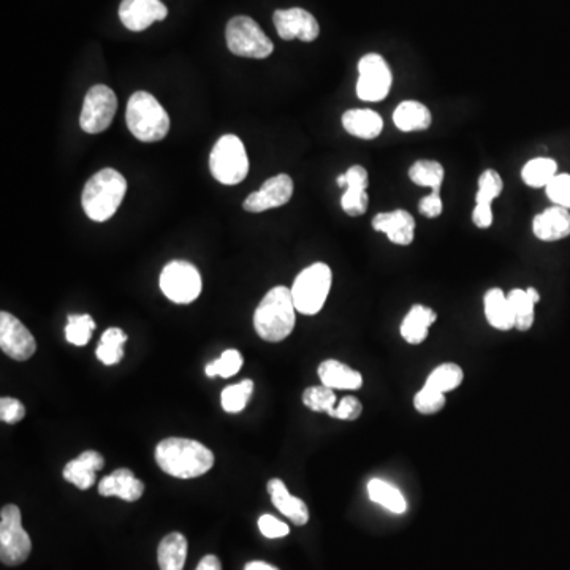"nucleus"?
I'll list each match as a JSON object with an SVG mask.
<instances>
[{
  "mask_svg": "<svg viewBox=\"0 0 570 570\" xmlns=\"http://www.w3.org/2000/svg\"><path fill=\"white\" fill-rule=\"evenodd\" d=\"M373 228L376 232L385 233L388 240L398 246H409L415 238V219L406 209L377 214Z\"/></svg>",
  "mask_w": 570,
  "mask_h": 570,
  "instance_id": "obj_17",
  "label": "nucleus"
},
{
  "mask_svg": "<svg viewBox=\"0 0 570 570\" xmlns=\"http://www.w3.org/2000/svg\"><path fill=\"white\" fill-rule=\"evenodd\" d=\"M105 460L99 452L86 450L78 458L65 464L62 477L67 482L73 483L78 490H89L95 485V475L102 471Z\"/></svg>",
  "mask_w": 570,
  "mask_h": 570,
  "instance_id": "obj_21",
  "label": "nucleus"
},
{
  "mask_svg": "<svg viewBox=\"0 0 570 570\" xmlns=\"http://www.w3.org/2000/svg\"><path fill=\"white\" fill-rule=\"evenodd\" d=\"M545 190H547L548 198L556 206L570 209V175L567 173L556 175L555 179L545 187Z\"/></svg>",
  "mask_w": 570,
  "mask_h": 570,
  "instance_id": "obj_40",
  "label": "nucleus"
},
{
  "mask_svg": "<svg viewBox=\"0 0 570 570\" xmlns=\"http://www.w3.org/2000/svg\"><path fill=\"white\" fill-rule=\"evenodd\" d=\"M274 26L282 40H301V42H314L320 34L317 19L303 8H289V10H276L273 15Z\"/></svg>",
  "mask_w": 570,
  "mask_h": 570,
  "instance_id": "obj_13",
  "label": "nucleus"
},
{
  "mask_svg": "<svg viewBox=\"0 0 570 570\" xmlns=\"http://www.w3.org/2000/svg\"><path fill=\"white\" fill-rule=\"evenodd\" d=\"M244 570H279L278 567L271 566V564L263 563V561H252L246 564Z\"/></svg>",
  "mask_w": 570,
  "mask_h": 570,
  "instance_id": "obj_46",
  "label": "nucleus"
},
{
  "mask_svg": "<svg viewBox=\"0 0 570 570\" xmlns=\"http://www.w3.org/2000/svg\"><path fill=\"white\" fill-rule=\"evenodd\" d=\"M127 335L121 328H108L100 338L99 347L95 350V357L102 361L103 365H118L124 357V344L127 342Z\"/></svg>",
  "mask_w": 570,
  "mask_h": 570,
  "instance_id": "obj_30",
  "label": "nucleus"
},
{
  "mask_svg": "<svg viewBox=\"0 0 570 570\" xmlns=\"http://www.w3.org/2000/svg\"><path fill=\"white\" fill-rule=\"evenodd\" d=\"M160 290L176 304H189L202 293V276L192 263L173 260L160 273Z\"/></svg>",
  "mask_w": 570,
  "mask_h": 570,
  "instance_id": "obj_9",
  "label": "nucleus"
},
{
  "mask_svg": "<svg viewBox=\"0 0 570 570\" xmlns=\"http://www.w3.org/2000/svg\"><path fill=\"white\" fill-rule=\"evenodd\" d=\"M485 317L491 327L499 331H509L517 327V317L506 293L501 289H490L483 298Z\"/></svg>",
  "mask_w": 570,
  "mask_h": 570,
  "instance_id": "obj_25",
  "label": "nucleus"
},
{
  "mask_svg": "<svg viewBox=\"0 0 570 570\" xmlns=\"http://www.w3.org/2000/svg\"><path fill=\"white\" fill-rule=\"evenodd\" d=\"M504 183L496 170H485L479 178V192L475 197V208L472 211V222L479 228H490L493 224L494 200L502 194Z\"/></svg>",
  "mask_w": 570,
  "mask_h": 570,
  "instance_id": "obj_16",
  "label": "nucleus"
},
{
  "mask_svg": "<svg viewBox=\"0 0 570 570\" xmlns=\"http://www.w3.org/2000/svg\"><path fill=\"white\" fill-rule=\"evenodd\" d=\"M156 463L176 479H197L214 466V453L202 442L186 437H168L156 447Z\"/></svg>",
  "mask_w": 570,
  "mask_h": 570,
  "instance_id": "obj_1",
  "label": "nucleus"
},
{
  "mask_svg": "<svg viewBox=\"0 0 570 570\" xmlns=\"http://www.w3.org/2000/svg\"><path fill=\"white\" fill-rule=\"evenodd\" d=\"M168 8L162 0H122L119 5V18L122 24L133 32L148 29L156 21H164Z\"/></svg>",
  "mask_w": 570,
  "mask_h": 570,
  "instance_id": "obj_15",
  "label": "nucleus"
},
{
  "mask_svg": "<svg viewBox=\"0 0 570 570\" xmlns=\"http://www.w3.org/2000/svg\"><path fill=\"white\" fill-rule=\"evenodd\" d=\"M228 50L235 56L266 59L274 51L273 42L249 16H235L225 29Z\"/></svg>",
  "mask_w": 570,
  "mask_h": 570,
  "instance_id": "obj_8",
  "label": "nucleus"
},
{
  "mask_svg": "<svg viewBox=\"0 0 570 570\" xmlns=\"http://www.w3.org/2000/svg\"><path fill=\"white\" fill-rule=\"evenodd\" d=\"M209 168L214 178L225 186H236L249 173V159L243 141L236 135H224L217 140L209 156Z\"/></svg>",
  "mask_w": 570,
  "mask_h": 570,
  "instance_id": "obj_6",
  "label": "nucleus"
},
{
  "mask_svg": "<svg viewBox=\"0 0 570 570\" xmlns=\"http://www.w3.org/2000/svg\"><path fill=\"white\" fill-rule=\"evenodd\" d=\"M333 273L327 263H314L304 268L292 285L295 308L303 316H316L322 311L331 290Z\"/></svg>",
  "mask_w": 570,
  "mask_h": 570,
  "instance_id": "obj_5",
  "label": "nucleus"
},
{
  "mask_svg": "<svg viewBox=\"0 0 570 570\" xmlns=\"http://www.w3.org/2000/svg\"><path fill=\"white\" fill-rule=\"evenodd\" d=\"M118 111V97L113 89L105 84H97L89 89L81 110L80 126L86 133H102L111 126L114 114Z\"/></svg>",
  "mask_w": 570,
  "mask_h": 570,
  "instance_id": "obj_11",
  "label": "nucleus"
},
{
  "mask_svg": "<svg viewBox=\"0 0 570 570\" xmlns=\"http://www.w3.org/2000/svg\"><path fill=\"white\" fill-rule=\"evenodd\" d=\"M445 171L436 160H417L409 168V178L417 186L431 187V192L441 194L442 183H444Z\"/></svg>",
  "mask_w": 570,
  "mask_h": 570,
  "instance_id": "obj_32",
  "label": "nucleus"
},
{
  "mask_svg": "<svg viewBox=\"0 0 570 570\" xmlns=\"http://www.w3.org/2000/svg\"><path fill=\"white\" fill-rule=\"evenodd\" d=\"M241 368H243V355L238 350L228 349L221 357L206 366L205 373L208 377L221 376L228 379L240 373Z\"/></svg>",
  "mask_w": 570,
  "mask_h": 570,
  "instance_id": "obj_38",
  "label": "nucleus"
},
{
  "mask_svg": "<svg viewBox=\"0 0 570 570\" xmlns=\"http://www.w3.org/2000/svg\"><path fill=\"white\" fill-rule=\"evenodd\" d=\"M532 232L540 241L564 240L570 235V213L563 206H551L537 214L532 221Z\"/></svg>",
  "mask_w": 570,
  "mask_h": 570,
  "instance_id": "obj_20",
  "label": "nucleus"
},
{
  "mask_svg": "<svg viewBox=\"0 0 570 570\" xmlns=\"http://www.w3.org/2000/svg\"><path fill=\"white\" fill-rule=\"evenodd\" d=\"M344 176H346V192L341 197L342 209L349 216H361L366 213L369 205L368 192H366L369 184L368 171L361 165H352Z\"/></svg>",
  "mask_w": 570,
  "mask_h": 570,
  "instance_id": "obj_18",
  "label": "nucleus"
},
{
  "mask_svg": "<svg viewBox=\"0 0 570 570\" xmlns=\"http://www.w3.org/2000/svg\"><path fill=\"white\" fill-rule=\"evenodd\" d=\"M556 175H558V164L548 157H537V159L529 160L528 164L521 170V179L534 189L547 187Z\"/></svg>",
  "mask_w": 570,
  "mask_h": 570,
  "instance_id": "obj_31",
  "label": "nucleus"
},
{
  "mask_svg": "<svg viewBox=\"0 0 570 570\" xmlns=\"http://www.w3.org/2000/svg\"><path fill=\"white\" fill-rule=\"evenodd\" d=\"M342 127L361 140H374L384 130V119L373 110H349L342 114Z\"/></svg>",
  "mask_w": 570,
  "mask_h": 570,
  "instance_id": "obj_26",
  "label": "nucleus"
},
{
  "mask_svg": "<svg viewBox=\"0 0 570 570\" xmlns=\"http://www.w3.org/2000/svg\"><path fill=\"white\" fill-rule=\"evenodd\" d=\"M361 414H363V404L360 403V399L355 398V396H344L336 404L335 409L330 412V417L346 420V422H354Z\"/></svg>",
  "mask_w": 570,
  "mask_h": 570,
  "instance_id": "obj_41",
  "label": "nucleus"
},
{
  "mask_svg": "<svg viewBox=\"0 0 570 570\" xmlns=\"http://www.w3.org/2000/svg\"><path fill=\"white\" fill-rule=\"evenodd\" d=\"M293 195V181L289 175L273 176L263 183L259 190L244 200L247 213H263L268 209L287 205Z\"/></svg>",
  "mask_w": 570,
  "mask_h": 570,
  "instance_id": "obj_14",
  "label": "nucleus"
},
{
  "mask_svg": "<svg viewBox=\"0 0 570 570\" xmlns=\"http://www.w3.org/2000/svg\"><path fill=\"white\" fill-rule=\"evenodd\" d=\"M126 192V178L114 168H103L84 186L81 195L84 213L92 221H108L118 211Z\"/></svg>",
  "mask_w": 570,
  "mask_h": 570,
  "instance_id": "obj_3",
  "label": "nucleus"
},
{
  "mask_svg": "<svg viewBox=\"0 0 570 570\" xmlns=\"http://www.w3.org/2000/svg\"><path fill=\"white\" fill-rule=\"evenodd\" d=\"M442 209H444V203H442L441 194H437V192H431L418 203V211L430 219L441 216Z\"/></svg>",
  "mask_w": 570,
  "mask_h": 570,
  "instance_id": "obj_44",
  "label": "nucleus"
},
{
  "mask_svg": "<svg viewBox=\"0 0 570 570\" xmlns=\"http://www.w3.org/2000/svg\"><path fill=\"white\" fill-rule=\"evenodd\" d=\"M464 373L456 363H442L431 371L425 384L436 388L439 392L449 393L463 384Z\"/></svg>",
  "mask_w": 570,
  "mask_h": 570,
  "instance_id": "obj_33",
  "label": "nucleus"
},
{
  "mask_svg": "<svg viewBox=\"0 0 570 570\" xmlns=\"http://www.w3.org/2000/svg\"><path fill=\"white\" fill-rule=\"evenodd\" d=\"M393 75L380 54L369 53L358 62L357 95L365 102H382L390 94Z\"/></svg>",
  "mask_w": 570,
  "mask_h": 570,
  "instance_id": "obj_10",
  "label": "nucleus"
},
{
  "mask_svg": "<svg viewBox=\"0 0 570 570\" xmlns=\"http://www.w3.org/2000/svg\"><path fill=\"white\" fill-rule=\"evenodd\" d=\"M437 316L433 309L423 304H414L411 311L407 312L404 317L399 333L403 336L404 341L411 346L422 344L428 333H430L431 325L436 322Z\"/></svg>",
  "mask_w": 570,
  "mask_h": 570,
  "instance_id": "obj_23",
  "label": "nucleus"
},
{
  "mask_svg": "<svg viewBox=\"0 0 570 570\" xmlns=\"http://www.w3.org/2000/svg\"><path fill=\"white\" fill-rule=\"evenodd\" d=\"M0 349L16 361L29 360L37 350L31 331L10 312H0Z\"/></svg>",
  "mask_w": 570,
  "mask_h": 570,
  "instance_id": "obj_12",
  "label": "nucleus"
},
{
  "mask_svg": "<svg viewBox=\"0 0 570 570\" xmlns=\"http://www.w3.org/2000/svg\"><path fill=\"white\" fill-rule=\"evenodd\" d=\"M431 121V111L417 100L399 103L393 113V122L401 132H422L430 129Z\"/></svg>",
  "mask_w": 570,
  "mask_h": 570,
  "instance_id": "obj_27",
  "label": "nucleus"
},
{
  "mask_svg": "<svg viewBox=\"0 0 570 570\" xmlns=\"http://www.w3.org/2000/svg\"><path fill=\"white\" fill-rule=\"evenodd\" d=\"M526 292H528L529 297H531V300L534 301V303H539L540 301V293L537 292L536 289H534V287H529V289H526Z\"/></svg>",
  "mask_w": 570,
  "mask_h": 570,
  "instance_id": "obj_47",
  "label": "nucleus"
},
{
  "mask_svg": "<svg viewBox=\"0 0 570 570\" xmlns=\"http://www.w3.org/2000/svg\"><path fill=\"white\" fill-rule=\"evenodd\" d=\"M187 558V539L181 532L165 536L157 548L160 570H183Z\"/></svg>",
  "mask_w": 570,
  "mask_h": 570,
  "instance_id": "obj_28",
  "label": "nucleus"
},
{
  "mask_svg": "<svg viewBox=\"0 0 570 570\" xmlns=\"http://www.w3.org/2000/svg\"><path fill=\"white\" fill-rule=\"evenodd\" d=\"M445 393L439 392L430 385H423L414 396V407L418 414L434 415L445 407Z\"/></svg>",
  "mask_w": 570,
  "mask_h": 570,
  "instance_id": "obj_39",
  "label": "nucleus"
},
{
  "mask_svg": "<svg viewBox=\"0 0 570 570\" xmlns=\"http://www.w3.org/2000/svg\"><path fill=\"white\" fill-rule=\"evenodd\" d=\"M507 298H509L513 312H515V317H517L518 330H531L532 325H534V316H536V314H534L536 303L531 300L528 292L523 289H513L510 290Z\"/></svg>",
  "mask_w": 570,
  "mask_h": 570,
  "instance_id": "obj_35",
  "label": "nucleus"
},
{
  "mask_svg": "<svg viewBox=\"0 0 570 570\" xmlns=\"http://www.w3.org/2000/svg\"><path fill=\"white\" fill-rule=\"evenodd\" d=\"M31 551V537L23 528L21 510L15 504L2 507V512H0V561L5 566H21L29 558Z\"/></svg>",
  "mask_w": 570,
  "mask_h": 570,
  "instance_id": "obj_7",
  "label": "nucleus"
},
{
  "mask_svg": "<svg viewBox=\"0 0 570 570\" xmlns=\"http://www.w3.org/2000/svg\"><path fill=\"white\" fill-rule=\"evenodd\" d=\"M297 308L293 303L292 290L284 285L266 293L255 309L254 328L266 342H281L292 335L297 322Z\"/></svg>",
  "mask_w": 570,
  "mask_h": 570,
  "instance_id": "obj_2",
  "label": "nucleus"
},
{
  "mask_svg": "<svg viewBox=\"0 0 570 570\" xmlns=\"http://www.w3.org/2000/svg\"><path fill=\"white\" fill-rule=\"evenodd\" d=\"M195 570H222L221 561L214 555L205 556Z\"/></svg>",
  "mask_w": 570,
  "mask_h": 570,
  "instance_id": "obj_45",
  "label": "nucleus"
},
{
  "mask_svg": "<svg viewBox=\"0 0 570 570\" xmlns=\"http://www.w3.org/2000/svg\"><path fill=\"white\" fill-rule=\"evenodd\" d=\"M26 415V407L19 399L10 398V396H2L0 399V418L2 422L8 425H15L21 422Z\"/></svg>",
  "mask_w": 570,
  "mask_h": 570,
  "instance_id": "obj_42",
  "label": "nucleus"
},
{
  "mask_svg": "<svg viewBox=\"0 0 570 570\" xmlns=\"http://www.w3.org/2000/svg\"><path fill=\"white\" fill-rule=\"evenodd\" d=\"M67 320H69L67 328H65L67 341L73 346H88L95 330L94 319L89 314H73Z\"/></svg>",
  "mask_w": 570,
  "mask_h": 570,
  "instance_id": "obj_36",
  "label": "nucleus"
},
{
  "mask_svg": "<svg viewBox=\"0 0 570 570\" xmlns=\"http://www.w3.org/2000/svg\"><path fill=\"white\" fill-rule=\"evenodd\" d=\"M368 494L371 501L392 513H396V515H401L407 510V502L403 493L395 485L385 482V480H369Z\"/></svg>",
  "mask_w": 570,
  "mask_h": 570,
  "instance_id": "obj_29",
  "label": "nucleus"
},
{
  "mask_svg": "<svg viewBox=\"0 0 570 570\" xmlns=\"http://www.w3.org/2000/svg\"><path fill=\"white\" fill-rule=\"evenodd\" d=\"M259 529L268 539H281V537L289 536L290 532L289 526L273 515H262L259 518Z\"/></svg>",
  "mask_w": 570,
  "mask_h": 570,
  "instance_id": "obj_43",
  "label": "nucleus"
},
{
  "mask_svg": "<svg viewBox=\"0 0 570 570\" xmlns=\"http://www.w3.org/2000/svg\"><path fill=\"white\" fill-rule=\"evenodd\" d=\"M268 493L274 507L289 518L297 526H304L309 521V509L303 499L295 498L281 479H271L268 482Z\"/></svg>",
  "mask_w": 570,
  "mask_h": 570,
  "instance_id": "obj_22",
  "label": "nucleus"
},
{
  "mask_svg": "<svg viewBox=\"0 0 570 570\" xmlns=\"http://www.w3.org/2000/svg\"><path fill=\"white\" fill-rule=\"evenodd\" d=\"M145 493V483L137 479L127 468L116 469L99 483V494L103 498H119L135 502Z\"/></svg>",
  "mask_w": 570,
  "mask_h": 570,
  "instance_id": "obj_19",
  "label": "nucleus"
},
{
  "mask_svg": "<svg viewBox=\"0 0 570 570\" xmlns=\"http://www.w3.org/2000/svg\"><path fill=\"white\" fill-rule=\"evenodd\" d=\"M304 406L314 412H325L330 415L336 407V393L333 388L325 387V385H314L304 390L303 393Z\"/></svg>",
  "mask_w": 570,
  "mask_h": 570,
  "instance_id": "obj_37",
  "label": "nucleus"
},
{
  "mask_svg": "<svg viewBox=\"0 0 570 570\" xmlns=\"http://www.w3.org/2000/svg\"><path fill=\"white\" fill-rule=\"evenodd\" d=\"M127 127L137 140L156 143L164 140L170 130V118L159 100L149 92L138 91L127 103Z\"/></svg>",
  "mask_w": 570,
  "mask_h": 570,
  "instance_id": "obj_4",
  "label": "nucleus"
},
{
  "mask_svg": "<svg viewBox=\"0 0 570 570\" xmlns=\"http://www.w3.org/2000/svg\"><path fill=\"white\" fill-rule=\"evenodd\" d=\"M252 393H254V382L251 379L241 380L240 384L228 385L221 393L222 409L228 414H238L251 401Z\"/></svg>",
  "mask_w": 570,
  "mask_h": 570,
  "instance_id": "obj_34",
  "label": "nucleus"
},
{
  "mask_svg": "<svg viewBox=\"0 0 570 570\" xmlns=\"http://www.w3.org/2000/svg\"><path fill=\"white\" fill-rule=\"evenodd\" d=\"M319 377L322 385L333 390H358L363 385V376L357 369L333 358L320 363Z\"/></svg>",
  "mask_w": 570,
  "mask_h": 570,
  "instance_id": "obj_24",
  "label": "nucleus"
}]
</instances>
